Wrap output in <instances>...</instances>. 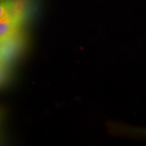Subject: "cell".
I'll list each match as a JSON object with an SVG mask.
<instances>
[{
	"label": "cell",
	"instance_id": "obj_1",
	"mask_svg": "<svg viewBox=\"0 0 146 146\" xmlns=\"http://www.w3.org/2000/svg\"><path fill=\"white\" fill-rule=\"evenodd\" d=\"M26 45V36L20 29L0 40V64L10 65L21 54Z\"/></svg>",
	"mask_w": 146,
	"mask_h": 146
},
{
	"label": "cell",
	"instance_id": "obj_2",
	"mask_svg": "<svg viewBox=\"0 0 146 146\" xmlns=\"http://www.w3.org/2000/svg\"><path fill=\"white\" fill-rule=\"evenodd\" d=\"M23 20L22 10L0 19V40L10 36L20 29Z\"/></svg>",
	"mask_w": 146,
	"mask_h": 146
},
{
	"label": "cell",
	"instance_id": "obj_3",
	"mask_svg": "<svg viewBox=\"0 0 146 146\" xmlns=\"http://www.w3.org/2000/svg\"><path fill=\"white\" fill-rule=\"evenodd\" d=\"M110 128L112 129L113 133H118V135L137 137H146V129L130 127L116 124H113Z\"/></svg>",
	"mask_w": 146,
	"mask_h": 146
},
{
	"label": "cell",
	"instance_id": "obj_4",
	"mask_svg": "<svg viewBox=\"0 0 146 146\" xmlns=\"http://www.w3.org/2000/svg\"><path fill=\"white\" fill-rule=\"evenodd\" d=\"M19 0H0V19L21 10Z\"/></svg>",
	"mask_w": 146,
	"mask_h": 146
},
{
	"label": "cell",
	"instance_id": "obj_5",
	"mask_svg": "<svg viewBox=\"0 0 146 146\" xmlns=\"http://www.w3.org/2000/svg\"><path fill=\"white\" fill-rule=\"evenodd\" d=\"M8 64H0V88L4 86L10 76V67Z\"/></svg>",
	"mask_w": 146,
	"mask_h": 146
}]
</instances>
